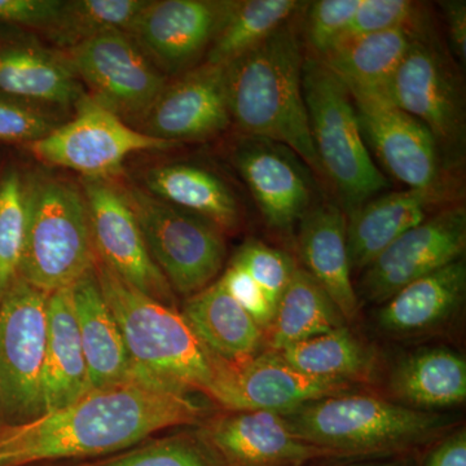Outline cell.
I'll return each mask as SVG.
<instances>
[{"instance_id":"cell-45","label":"cell","mask_w":466,"mask_h":466,"mask_svg":"<svg viewBox=\"0 0 466 466\" xmlns=\"http://www.w3.org/2000/svg\"><path fill=\"white\" fill-rule=\"evenodd\" d=\"M2 299H3V293L0 291V305H2Z\"/></svg>"},{"instance_id":"cell-20","label":"cell","mask_w":466,"mask_h":466,"mask_svg":"<svg viewBox=\"0 0 466 466\" xmlns=\"http://www.w3.org/2000/svg\"><path fill=\"white\" fill-rule=\"evenodd\" d=\"M455 179L431 187L408 188L370 198L346 214L351 269H366L400 236L441 208L461 201Z\"/></svg>"},{"instance_id":"cell-36","label":"cell","mask_w":466,"mask_h":466,"mask_svg":"<svg viewBox=\"0 0 466 466\" xmlns=\"http://www.w3.org/2000/svg\"><path fill=\"white\" fill-rule=\"evenodd\" d=\"M361 0H315L303 7L300 36L309 56L321 58L341 43Z\"/></svg>"},{"instance_id":"cell-38","label":"cell","mask_w":466,"mask_h":466,"mask_svg":"<svg viewBox=\"0 0 466 466\" xmlns=\"http://www.w3.org/2000/svg\"><path fill=\"white\" fill-rule=\"evenodd\" d=\"M429 29L426 16L419 3L410 0H361L343 41L386 32V30Z\"/></svg>"},{"instance_id":"cell-29","label":"cell","mask_w":466,"mask_h":466,"mask_svg":"<svg viewBox=\"0 0 466 466\" xmlns=\"http://www.w3.org/2000/svg\"><path fill=\"white\" fill-rule=\"evenodd\" d=\"M390 389L415 410L459 406L466 400V360L446 348L419 350L394 368Z\"/></svg>"},{"instance_id":"cell-32","label":"cell","mask_w":466,"mask_h":466,"mask_svg":"<svg viewBox=\"0 0 466 466\" xmlns=\"http://www.w3.org/2000/svg\"><path fill=\"white\" fill-rule=\"evenodd\" d=\"M275 352L294 370L319 379L352 383L368 381L375 372L372 350L359 341L346 325Z\"/></svg>"},{"instance_id":"cell-4","label":"cell","mask_w":466,"mask_h":466,"mask_svg":"<svg viewBox=\"0 0 466 466\" xmlns=\"http://www.w3.org/2000/svg\"><path fill=\"white\" fill-rule=\"evenodd\" d=\"M283 416L297 437L339 458L412 449L452 424L441 413L350 392L312 401Z\"/></svg>"},{"instance_id":"cell-41","label":"cell","mask_w":466,"mask_h":466,"mask_svg":"<svg viewBox=\"0 0 466 466\" xmlns=\"http://www.w3.org/2000/svg\"><path fill=\"white\" fill-rule=\"evenodd\" d=\"M64 0H0V23L47 34L56 24Z\"/></svg>"},{"instance_id":"cell-1","label":"cell","mask_w":466,"mask_h":466,"mask_svg":"<svg viewBox=\"0 0 466 466\" xmlns=\"http://www.w3.org/2000/svg\"><path fill=\"white\" fill-rule=\"evenodd\" d=\"M204 416L192 394L140 375L95 389L32 421L3 426L0 466L118 452L162 429L198 424Z\"/></svg>"},{"instance_id":"cell-34","label":"cell","mask_w":466,"mask_h":466,"mask_svg":"<svg viewBox=\"0 0 466 466\" xmlns=\"http://www.w3.org/2000/svg\"><path fill=\"white\" fill-rule=\"evenodd\" d=\"M25 229L24 177L11 167L0 177V291L3 294L18 278Z\"/></svg>"},{"instance_id":"cell-40","label":"cell","mask_w":466,"mask_h":466,"mask_svg":"<svg viewBox=\"0 0 466 466\" xmlns=\"http://www.w3.org/2000/svg\"><path fill=\"white\" fill-rule=\"evenodd\" d=\"M220 283L228 291L238 305L265 332L266 328L274 319L276 306L268 299L265 290L242 267L231 263L225 274L219 279Z\"/></svg>"},{"instance_id":"cell-31","label":"cell","mask_w":466,"mask_h":466,"mask_svg":"<svg viewBox=\"0 0 466 466\" xmlns=\"http://www.w3.org/2000/svg\"><path fill=\"white\" fill-rule=\"evenodd\" d=\"M303 5L299 0H227L225 14L202 63L226 66L297 16Z\"/></svg>"},{"instance_id":"cell-33","label":"cell","mask_w":466,"mask_h":466,"mask_svg":"<svg viewBox=\"0 0 466 466\" xmlns=\"http://www.w3.org/2000/svg\"><path fill=\"white\" fill-rule=\"evenodd\" d=\"M147 0H66L60 16L46 34L60 47L79 43L108 32L127 33Z\"/></svg>"},{"instance_id":"cell-11","label":"cell","mask_w":466,"mask_h":466,"mask_svg":"<svg viewBox=\"0 0 466 466\" xmlns=\"http://www.w3.org/2000/svg\"><path fill=\"white\" fill-rule=\"evenodd\" d=\"M66 57L88 97L126 124L142 121L167 76L125 32L94 36L66 50Z\"/></svg>"},{"instance_id":"cell-12","label":"cell","mask_w":466,"mask_h":466,"mask_svg":"<svg viewBox=\"0 0 466 466\" xmlns=\"http://www.w3.org/2000/svg\"><path fill=\"white\" fill-rule=\"evenodd\" d=\"M96 257L149 299L177 309V294L150 257L133 208L118 184L82 177Z\"/></svg>"},{"instance_id":"cell-35","label":"cell","mask_w":466,"mask_h":466,"mask_svg":"<svg viewBox=\"0 0 466 466\" xmlns=\"http://www.w3.org/2000/svg\"><path fill=\"white\" fill-rule=\"evenodd\" d=\"M96 466H225L202 437L175 435L116 456Z\"/></svg>"},{"instance_id":"cell-17","label":"cell","mask_w":466,"mask_h":466,"mask_svg":"<svg viewBox=\"0 0 466 466\" xmlns=\"http://www.w3.org/2000/svg\"><path fill=\"white\" fill-rule=\"evenodd\" d=\"M232 162L272 229L289 231L314 207L311 170L283 144L241 135Z\"/></svg>"},{"instance_id":"cell-22","label":"cell","mask_w":466,"mask_h":466,"mask_svg":"<svg viewBox=\"0 0 466 466\" xmlns=\"http://www.w3.org/2000/svg\"><path fill=\"white\" fill-rule=\"evenodd\" d=\"M72 294L91 390L140 376L104 299L95 267L72 285Z\"/></svg>"},{"instance_id":"cell-27","label":"cell","mask_w":466,"mask_h":466,"mask_svg":"<svg viewBox=\"0 0 466 466\" xmlns=\"http://www.w3.org/2000/svg\"><path fill=\"white\" fill-rule=\"evenodd\" d=\"M143 189L159 200L204 218L223 233L241 225V210L228 184L208 168L184 162L144 171Z\"/></svg>"},{"instance_id":"cell-10","label":"cell","mask_w":466,"mask_h":466,"mask_svg":"<svg viewBox=\"0 0 466 466\" xmlns=\"http://www.w3.org/2000/svg\"><path fill=\"white\" fill-rule=\"evenodd\" d=\"M76 109L72 121L64 122L45 139L25 146L43 164L69 168L88 179H112L127 156L177 146L140 133L87 95Z\"/></svg>"},{"instance_id":"cell-25","label":"cell","mask_w":466,"mask_h":466,"mask_svg":"<svg viewBox=\"0 0 466 466\" xmlns=\"http://www.w3.org/2000/svg\"><path fill=\"white\" fill-rule=\"evenodd\" d=\"M428 32L401 27L357 36L339 43L318 60L345 85L350 95L388 99L401 60L417 36Z\"/></svg>"},{"instance_id":"cell-18","label":"cell","mask_w":466,"mask_h":466,"mask_svg":"<svg viewBox=\"0 0 466 466\" xmlns=\"http://www.w3.org/2000/svg\"><path fill=\"white\" fill-rule=\"evenodd\" d=\"M231 125L225 66L201 63L167 82L139 122V131L177 144L211 139Z\"/></svg>"},{"instance_id":"cell-21","label":"cell","mask_w":466,"mask_h":466,"mask_svg":"<svg viewBox=\"0 0 466 466\" xmlns=\"http://www.w3.org/2000/svg\"><path fill=\"white\" fill-rule=\"evenodd\" d=\"M299 258L345 320L359 312L358 293L351 280L348 247V218L330 202L314 205L299 223Z\"/></svg>"},{"instance_id":"cell-3","label":"cell","mask_w":466,"mask_h":466,"mask_svg":"<svg viewBox=\"0 0 466 466\" xmlns=\"http://www.w3.org/2000/svg\"><path fill=\"white\" fill-rule=\"evenodd\" d=\"M94 267L137 372L211 398L225 360L202 343L182 312L135 289L97 257Z\"/></svg>"},{"instance_id":"cell-37","label":"cell","mask_w":466,"mask_h":466,"mask_svg":"<svg viewBox=\"0 0 466 466\" xmlns=\"http://www.w3.org/2000/svg\"><path fill=\"white\" fill-rule=\"evenodd\" d=\"M50 108L0 92V143L25 147L45 139L64 124Z\"/></svg>"},{"instance_id":"cell-39","label":"cell","mask_w":466,"mask_h":466,"mask_svg":"<svg viewBox=\"0 0 466 466\" xmlns=\"http://www.w3.org/2000/svg\"><path fill=\"white\" fill-rule=\"evenodd\" d=\"M232 263L242 267L275 306L297 268L289 254L257 240L245 242Z\"/></svg>"},{"instance_id":"cell-42","label":"cell","mask_w":466,"mask_h":466,"mask_svg":"<svg viewBox=\"0 0 466 466\" xmlns=\"http://www.w3.org/2000/svg\"><path fill=\"white\" fill-rule=\"evenodd\" d=\"M446 21L447 36L453 54L460 63L466 60V3L464 0H446L441 2Z\"/></svg>"},{"instance_id":"cell-14","label":"cell","mask_w":466,"mask_h":466,"mask_svg":"<svg viewBox=\"0 0 466 466\" xmlns=\"http://www.w3.org/2000/svg\"><path fill=\"white\" fill-rule=\"evenodd\" d=\"M351 99L367 148L398 182L420 189L455 179L443 167L433 135L419 119L386 97L351 95Z\"/></svg>"},{"instance_id":"cell-13","label":"cell","mask_w":466,"mask_h":466,"mask_svg":"<svg viewBox=\"0 0 466 466\" xmlns=\"http://www.w3.org/2000/svg\"><path fill=\"white\" fill-rule=\"evenodd\" d=\"M466 208L461 201L441 208L408 229L364 269L361 293L370 302L383 303L398 290L464 258Z\"/></svg>"},{"instance_id":"cell-8","label":"cell","mask_w":466,"mask_h":466,"mask_svg":"<svg viewBox=\"0 0 466 466\" xmlns=\"http://www.w3.org/2000/svg\"><path fill=\"white\" fill-rule=\"evenodd\" d=\"M121 189L150 257L174 293L191 297L213 283L226 259L223 232L204 218L159 200L140 187Z\"/></svg>"},{"instance_id":"cell-6","label":"cell","mask_w":466,"mask_h":466,"mask_svg":"<svg viewBox=\"0 0 466 466\" xmlns=\"http://www.w3.org/2000/svg\"><path fill=\"white\" fill-rule=\"evenodd\" d=\"M302 88L321 175L332 184L348 214L390 184L367 148L348 88L309 55L303 63Z\"/></svg>"},{"instance_id":"cell-24","label":"cell","mask_w":466,"mask_h":466,"mask_svg":"<svg viewBox=\"0 0 466 466\" xmlns=\"http://www.w3.org/2000/svg\"><path fill=\"white\" fill-rule=\"evenodd\" d=\"M0 92L51 106H76L84 85L66 55L25 42L0 43Z\"/></svg>"},{"instance_id":"cell-2","label":"cell","mask_w":466,"mask_h":466,"mask_svg":"<svg viewBox=\"0 0 466 466\" xmlns=\"http://www.w3.org/2000/svg\"><path fill=\"white\" fill-rule=\"evenodd\" d=\"M297 16L227 64V100L232 124L242 135L283 144L323 177L303 97L306 51Z\"/></svg>"},{"instance_id":"cell-9","label":"cell","mask_w":466,"mask_h":466,"mask_svg":"<svg viewBox=\"0 0 466 466\" xmlns=\"http://www.w3.org/2000/svg\"><path fill=\"white\" fill-rule=\"evenodd\" d=\"M46 291L20 276L0 305V413L9 425L45 415L43 366L47 342Z\"/></svg>"},{"instance_id":"cell-23","label":"cell","mask_w":466,"mask_h":466,"mask_svg":"<svg viewBox=\"0 0 466 466\" xmlns=\"http://www.w3.org/2000/svg\"><path fill=\"white\" fill-rule=\"evenodd\" d=\"M91 391L84 348L76 323L72 287L48 294L47 342L43 366L46 413L75 403Z\"/></svg>"},{"instance_id":"cell-30","label":"cell","mask_w":466,"mask_h":466,"mask_svg":"<svg viewBox=\"0 0 466 466\" xmlns=\"http://www.w3.org/2000/svg\"><path fill=\"white\" fill-rule=\"evenodd\" d=\"M341 312L327 291L297 267L276 305L274 319L263 332V343L271 351H280L345 325Z\"/></svg>"},{"instance_id":"cell-44","label":"cell","mask_w":466,"mask_h":466,"mask_svg":"<svg viewBox=\"0 0 466 466\" xmlns=\"http://www.w3.org/2000/svg\"><path fill=\"white\" fill-rule=\"evenodd\" d=\"M351 466H397L392 464H359V465H351Z\"/></svg>"},{"instance_id":"cell-7","label":"cell","mask_w":466,"mask_h":466,"mask_svg":"<svg viewBox=\"0 0 466 466\" xmlns=\"http://www.w3.org/2000/svg\"><path fill=\"white\" fill-rule=\"evenodd\" d=\"M388 99L431 131L449 173L461 167L466 149L464 85L431 30L417 36L401 60Z\"/></svg>"},{"instance_id":"cell-28","label":"cell","mask_w":466,"mask_h":466,"mask_svg":"<svg viewBox=\"0 0 466 466\" xmlns=\"http://www.w3.org/2000/svg\"><path fill=\"white\" fill-rule=\"evenodd\" d=\"M182 315L202 343L228 363L256 357L263 345L262 328L229 296L220 280L188 297Z\"/></svg>"},{"instance_id":"cell-5","label":"cell","mask_w":466,"mask_h":466,"mask_svg":"<svg viewBox=\"0 0 466 466\" xmlns=\"http://www.w3.org/2000/svg\"><path fill=\"white\" fill-rule=\"evenodd\" d=\"M26 229L18 276L47 294L72 287L96 260L84 191L36 171L24 177Z\"/></svg>"},{"instance_id":"cell-26","label":"cell","mask_w":466,"mask_h":466,"mask_svg":"<svg viewBox=\"0 0 466 466\" xmlns=\"http://www.w3.org/2000/svg\"><path fill=\"white\" fill-rule=\"evenodd\" d=\"M465 290L466 265L461 258L401 288L383 302L377 320L383 330L394 334L433 329L458 311Z\"/></svg>"},{"instance_id":"cell-16","label":"cell","mask_w":466,"mask_h":466,"mask_svg":"<svg viewBox=\"0 0 466 466\" xmlns=\"http://www.w3.org/2000/svg\"><path fill=\"white\" fill-rule=\"evenodd\" d=\"M351 382L303 375L267 350L242 363L225 361L210 400L232 412L289 413L323 398L346 394Z\"/></svg>"},{"instance_id":"cell-19","label":"cell","mask_w":466,"mask_h":466,"mask_svg":"<svg viewBox=\"0 0 466 466\" xmlns=\"http://www.w3.org/2000/svg\"><path fill=\"white\" fill-rule=\"evenodd\" d=\"M201 434L225 466H302L339 458L300 440L283 415L268 410L229 413L211 421Z\"/></svg>"},{"instance_id":"cell-43","label":"cell","mask_w":466,"mask_h":466,"mask_svg":"<svg viewBox=\"0 0 466 466\" xmlns=\"http://www.w3.org/2000/svg\"><path fill=\"white\" fill-rule=\"evenodd\" d=\"M425 466H466V431L459 429L438 444Z\"/></svg>"},{"instance_id":"cell-15","label":"cell","mask_w":466,"mask_h":466,"mask_svg":"<svg viewBox=\"0 0 466 466\" xmlns=\"http://www.w3.org/2000/svg\"><path fill=\"white\" fill-rule=\"evenodd\" d=\"M226 5L227 0H148L127 34L159 72L179 76L204 61Z\"/></svg>"}]
</instances>
